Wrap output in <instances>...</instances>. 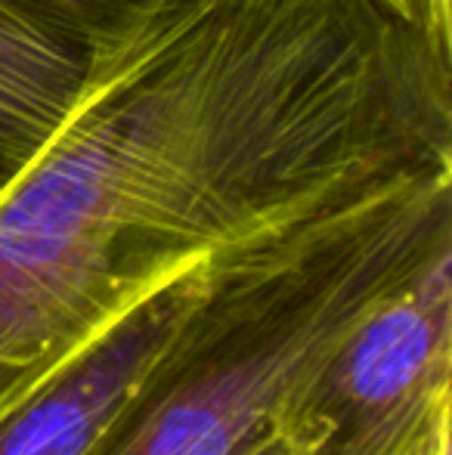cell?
<instances>
[{"instance_id":"1","label":"cell","mask_w":452,"mask_h":455,"mask_svg":"<svg viewBox=\"0 0 452 455\" xmlns=\"http://www.w3.org/2000/svg\"><path fill=\"white\" fill-rule=\"evenodd\" d=\"M452 158V47L378 0H183L0 192V415L218 248Z\"/></svg>"},{"instance_id":"2","label":"cell","mask_w":452,"mask_h":455,"mask_svg":"<svg viewBox=\"0 0 452 455\" xmlns=\"http://www.w3.org/2000/svg\"><path fill=\"white\" fill-rule=\"evenodd\" d=\"M443 248L452 158L218 248L91 455H251L295 384Z\"/></svg>"},{"instance_id":"3","label":"cell","mask_w":452,"mask_h":455,"mask_svg":"<svg viewBox=\"0 0 452 455\" xmlns=\"http://www.w3.org/2000/svg\"><path fill=\"white\" fill-rule=\"evenodd\" d=\"M452 248L428 258L276 415L282 455H440L452 412Z\"/></svg>"},{"instance_id":"4","label":"cell","mask_w":452,"mask_h":455,"mask_svg":"<svg viewBox=\"0 0 452 455\" xmlns=\"http://www.w3.org/2000/svg\"><path fill=\"white\" fill-rule=\"evenodd\" d=\"M199 267V264H195ZM195 267L139 300L0 415V455H91L174 331Z\"/></svg>"},{"instance_id":"5","label":"cell","mask_w":452,"mask_h":455,"mask_svg":"<svg viewBox=\"0 0 452 455\" xmlns=\"http://www.w3.org/2000/svg\"><path fill=\"white\" fill-rule=\"evenodd\" d=\"M84 75L72 47L0 4V192L59 127Z\"/></svg>"},{"instance_id":"6","label":"cell","mask_w":452,"mask_h":455,"mask_svg":"<svg viewBox=\"0 0 452 455\" xmlns=\"http://www.w3.org/2000/svg\"><path fill=\"white\" fill-rule=\"evenodd\" d=\"M25 22L72 47L87 68L127 50L183 0H0Z\"/></svg>"},{"instance_id":"7","label":"cell","mask_w":452,"mask_h":455,"mask_svg":"<svg viewBox=\"0 0 452 455\" xmlns=\"http://www.w3.org/2000/svg\"><path fill=\"white\" fill-rule=\"evenodd\" d=\"M406 22L452 44V0H391Z\"/></svg>"},{"instance_id":"8","label":"cell","mask_w":452,"mask_h":455,"mask_svg":"<svg viewBox=\"0 0 452 455\" xmlns=\"http://www.w3.org/2000/svg\"><path fill=\"white\" fill-rule=\"evenodd\" d=\"M251 455H282V443H279V437H276V431L270 434V437L264 440V443L258 446Z\"/></svg>"},{"instance_id":"9","label":"cell","mask_w":452,"mask_h":455,"mask_svg":"<svg viewBox=\"0 0 452 455\" xmlns=\"http://www.w3.org/2000/svg\"><path fill=\"white\" fill-rule=\"evenodd\" d=\"M378 4H385V6H391V10H393V4H391V0H378ZM393 12H397V10H393Z\"/></svg>"},{"instance_id":"10","label":"cell","mask_w":452,"mask_h":455,"mask_svg":"<svg viewBox=\"0 0 452 455\" xmlns=\"http://www.w3.org/2000/svg\"><path fill=\"white\" fill-rule=\"evenodd\" d=\"M440 455H449V452H440Z\"/></svg>"}]
</instances>
